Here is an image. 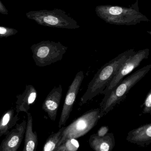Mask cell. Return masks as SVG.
Returning a JSON list of instances; mask_svg holds the SVG:
<instances>
[{
	"label": "cell",
	"instance_id": "6da1fadb",
	"mask_svg": "<svg viewBox=\"0 0 151 151\" xmlns=\"http://www.w3.org/2000/svg\"><path fill=\"white\" fill-rule=\"evenodd\" d=\"M133 49L127 50L103 65L94 75L82 96L80 105L87 103L100 94H103L108 84L124 62L135 53Z\"/></svg>",
	"mask_w": 151,
	"mask_h": 151
},
{
	"label": "cell",
	"instance_id": "7a4b0ae2",
	"mask_svg": "<svg viewBox=\"0 0 151 151\" xmlns=\"http://www.w3.org/2000/svg\"><path fill=\"white\" fill-rule=\"evenodd\" d=\"M151 68V64L145 66L118 83L112 89L103 104L100 106L101 117L110 112L116 105L120 104L126 98L131 89L146 76Z\"/></svg>",
	"mask_w": 151,
	"mask_h": 151
},
{
	"label": "cell",
	"instance_id": "3957f363",
	"mask_svg": "<svg viewBox=\"0 0 151 151\" xmlns=\"http://www.w3.org/2000/svg\"><path fill=\"white\" fill-rule=\"evenodd\" d=\"M97 15L106 22L117 25H136L148 19L133 7L99 6L96 9Z\"/></svg>",
	"mask_w": 151,
	"mask_h": 151
},
{
	"label": "cell",
	"instance_id": "277c9868",
	"mask_svg": "<svg viewBox=\"0 0 151 151\" xmlns=\"http://www.w3.org/2000/svg\"><path fill=\"white\" fill-rule=\"evenodd\" d=\"M25 15L28 19L46 27L68 29L79 27L75 20L60 9L31 11Z\"/></svg>",
	"mask_w": 151,
	"mask_h": 151
},
{
	"label": "cell",
	"instance_id": "5b68a950",
	"mask_svg": "<svg viewBox=\"0 0 151 151\" xmlns=\"http://www.w3.org/2000/svg\"><path fill=\"white\" fill-rule=\"evenodd\" d=\"M30 49L36 65L44 67L61 60L68 47L60 42L46 40L34 44Z\"/></svg>",
	"mask_w": 151,
	"mask_h": 151
},
{
	"label": "cell",
	"instance_id": "8992f818",
	"mask_svg": "<svg viewBox=\"0 0 151 151\" xmlns=\"http://www.w3.org/2000/svg\"><path fill=\"white\" fill-rule=\"evenodd\" d=\"M101 118L100 108L91 109L86 112L65 127L58 147L67 139L78 138L86 135L95 127Z\"/></svg>",
	"mask_w": 151,
	"mask_h": 151
},
{
	"label": "cell",
	"instance_id": "52a82bcc",
	"mask_svg": "<svg viewBox=\"0 0 151 151\" xmlns=\"http://www.w3.org/2000/svg\"><path fill=\"white\" fill-rule=\"evenodd\" d=\"M149 53V50L148 49L139 50L137 52H135V53L131 55L124 63L114 75L105 88L103 93L105 95V97L101 101L100 106L102 105L105 101L112 89H114L118 83L123 79L124 77L126 76L135 68H137L143 60L148 58Z\"/></svg>",
	"mask_w": 151,
	"mask_h": 151
},
{
	"label": "cell",
	"instance_id": "ba28073f",
	"mask_svg": "<svg viewBox=\"0 0 151 151\" xmlns=\"http://www.w3.org/2000/svg\"><path fill=\"white\" fill-rule=\"evenodd\" d=\"M84 78V72L83 71H79L77 73L73 82L69 86L59 121L60 128L65 125L69 118Z\"/></svg>",
	"mask_w": 151,
	"mask_h": 151
},
{
	"label": "cell",
	"instance_id": "9c48e42d",
	"mask_svg": "<svg viewBox=\"0 0 151 151\" xmlns=\"http://www.w3.org/2000/svg\"><path fill=\"white\" fill-rule=\"evenodd\" d=\"M27 122L23 120L20 124H16L15 128L6 135L1 145L0 151H17L20 147L25 133Z\"/></svg>",
	"mask_w": 151,
	"mask_h": 151
},
{
	"label": "cell",
	"instance_id": "30bf717a",
	"mask_svg": "<svg viewBox=\"0 0 151 151\" xmlns=\"http://www.w3.org/2000/svg\"><path fill=\"white\" fill-rule=\"evenodd\" d=\"M62 92L61 85L55 86L48 93L42 104V109L47 114L48 117L52 121L56 120Z\"/></svg>",
	"mask_w": 151,
	"mask_h": 151
},
{
	"label": "cell",
	"instance_id": "8fae6325",
	"mask_svg": "<svg viewBox=\"0 0 151 151\" xmlns=\"http://www.w3.org/2000/svg\"><path fill=\"white\" fill-rule=\"evenodd\" d=\"M126 140L128 142L141 147H145L151 143V123L146 124L130 131Z\"/></svg>",
	"mask_w": 151,
	"mask_h": 151
},
{
	"label": "cell",
	"instance_id": "7c38bea8",
	"mask_svg": "<svg viewBox=\"0 0 151 151\" xmlns=\"http://www.w3.org/2000/svg\"><path fill=\"white\" fill-rule=\"evenodd\" d=\"M37 92L32 85H26L25 90L21 94L16 96L17 100L16 102V112L17 114L24 112L27 113L30 106L37 100Z\"/></svg>",
	"mask_w": 151,
	"mask_h": 151
},
{
	"label": "cell",
	"instance_id": "4fadbf2b",
	"mask_svg": "<svg viewBox=\"0 0 151 151\" xmlns=\"http://www.w3.org/2000/svg\"><path fill=\"white\" fill-rule=\"evenodd\" d=\"M89 143L91 148L96 151H111L115 145L114 134L109 132L103 137L93 134L89 138Z\"/></svg>",
	"mask_w": 151,
	"mask_h": 151
},
{
	"label": "cell",
	"instance_id": "5bb4252c",
	"mask_svg": "<svg viewBox=\"0 0 151 151\" xmlns=\"http://www.w3.org/2000/svg\"><path fill=\"white\" fill-rule=\"evenodd\" d=\"M28 119L25 131L24 146L22 151H34L38 145V137L37 132H33L32 116L29 112L27 113Z\"/></svg>",
	"mask_w": 151,
	"mask_h": 151
},
{
	"label": "cell",
	"instance_id": "9a60e30c",
	"mask_svg": "<svg viewBox=\"0 0 151 151\" xmlns=\"http://www.w3.org/2000/svg\"><path fill=\"white\" fill-rule=\"evenodd\" d=\"M19 120V114H15L14 109L6 111L0 118V137L8 134Z\"/></svg>",
	"mask_w": 151,
	"mask_h": 151
},
{
	"label": "cell",
	"instance_id": "2e32d148",
	"mask_svg": "<svg viewBox=\"0 0 151 151\" xmlns=\"http://www.w3.org/2000/svg\"><path fill=\"white\" fill-rule=\"evenodd\" d=\"M65 127H62L56 133L50 135L46 139L43 147V151H55L61 138L62 134Z\"/></svg>",
	"mask_w": 151,
	"mask_h": 151
},
{
	"label": "cell",
	"instance_id": "e0dca14e",
	"mask_svg": "<svg viewBox=\"0 0 151 151\" xmlns=\"http://www.w3.org/2000/svg\"><path fill=\"white\" fill-rule=\"evenodd\" d=\"M79 147V143L76 138L67 139L59 146L55 151H76Z\"/></svg>",
	"mask_w": 151,
	"mask_h": 151
},
{
	"label": "cell",
	"instance_id": "ac0fdd59",
	"mask_svg": "<svg viewBox=\"0 0 151 151\" xmlns=\"http://www.w3.org/2000/svg\"><path fill=\"white\" fill-rule=\"evenodd\" d=\"M18 31L13 28L0 26V38H7L15 35L18 33Z\"/></svg>",
	"mask_w": 151,
	"mask_h": 151
},
{
	"label": "cell",
	"instance_id": "d6986e66",
	"mask_svg": "<svg viewBox=\"0 0 151 151\" xmlns=\"http://www.w3.org/2000/svg\"><path fill=\"white\" fill-rule=\"evenodd\" d=\"M151 90L147 94L144 103V108L142 113L143 114H151Z\"/></svg>",
	"mask_w": 151,
	"mask_h": 151
},
{
	"label": "cell",
	"instance_id": "ffe728a7",
	"mask_svg": "<svg viewBox=\"0 0 151 151\" xmlns=\"http://www.w3.org/2000/svg\"><path fill=\"white\" fill-rule=\"evenodd\" d=\"M109 129L108 127L106 126H101L99 130L97 133H96V135H98L99 137H103L106 135L108 133Z\"/></svg>",
	"mask_w": 151,
	"mask_h": 151
},
{
	"label": "cell",
	"instance_id": "44dd1931",
	"mask_svg": "<svg viewBox=\"0 0 151 151\" xmlns=\"http://www.w3.org/2000/svg\"><path fill=\"white\" fill-rule=\"evenodd\" d=\"M0 14L3 15H8V10L6 8V6H4L1 1L0 0Z\"/></svg>",
	"mask_w": 151,
	"mask_h": 151
}]
</instances>
